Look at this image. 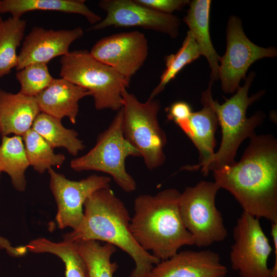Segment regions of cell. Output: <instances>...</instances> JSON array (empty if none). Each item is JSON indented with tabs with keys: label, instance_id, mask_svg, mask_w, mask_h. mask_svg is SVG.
<instances>
[{
	"label": "cell",
	"instance_id": "f1b7e54d",
	"mask_svg": "<svg viewBox=\"0 0 277 277\" xmlns=\"http://www.w3.org/2000/svg\"><path fill=\"white\" fill-rule=\"evenodd\" d=\"M136 3L157 12L171 14L189 4L188 0H134Z\"/></svg>",
	"mask_w": 277,
	"mask_h": 277
},
{
	"label": "cell",
	"instance_id": "ba28073f",
	"mask_svg": "<svg viewBox=\"0 0 277 277\" xmlns=\"http://www.w3.org/2000/svg\"><path fill=\"white\" fill-rule=\"evenodd\" d=\"M220 189L215 182L201 181L180 194L181 215L197 247L210 246L223 241L228 235L222 213L215 206Z\"/></svg>",
	"mask_w": 277,
	"mask_h": 277
},
{
	"label": "cell",
	"instance_id": "1f68e13d",
	"mask_svg": "<svg viewBox=\"0 0 277 277\" xmlns=\"http://www.w3.org/2000/svg\"><path fill=\"white\" fill-rule=\"evenodd\" d=\"M0 3H1V1H0ZM1 12H0V23H1V22H2V21L3 20L2 18V17H1Z\"/></svg>",
	"mask_w": 277,
	"mask_h": 277
},
{
	"label": "cell",
	"instance_id": "484cf974",
	"mask_svg": "<svg viewBox=\"0 0 277 277\" xmlns=\"http://www.w3.org/2000/svg\"><path fill=\"white\" fill-rule=\"evenodd\" d=\"M30 166L40 174L53 166L60 168L64 163L65 156L55 153L53 148L32 128L22 136Z\"/></svg>",
	"mask_w": 277,
	"mask_h": 277
},
{
	"label": "cell",
	"instance_id": "8fae6325",
	"mask_svg": "<svg viewBox=\"0 0 277 277\" xmlns=\"http://www.w3.org/2000/svg\"><path fill=\"white\" fill-rule=\"evenodd\" d=\"M48 172L50 189L57 208L55 220L61 229H76L83 219L87 199L95 191L109 188L111 182L107 176L92 174L80 181H72L52 168Z\"/></svg>",
	"mask_w": 277,
	"mask_h": 277
},
{
	"label": "cell",
	"instance_id": "277c9868",
	"mask_svg": "<svg viewBox=\"0 0 277 277\" xmlns=\"http://www.w3.org/2000/svg\"><path fill=\"white\" fill-rule=\"evenodd\" d=\"M254 77L255 73L250 72L245 80L244 85L240 86L230 98H225V101L222 104L212 98V81H210L207 89L202 93L215 111L222 131L221 145L207 167L208 174L210 171L234 164L241 143L246 138L256 135L255 130L264 120L265 114L261 111L255 112L249 117L246 116L248 107L265 93L260 91L248 96L249 89Z\"/></svg>",
	"mask_w": 277,
	"mask_h": 277
},
{
	"label": "cell",
	"instance_id": "6da1fadb",
	"mask_svg": "<svg viewBox=\"0 0 277 277\" xmlns=\"http://www.w3.org/2000/svg\"><path fill=\"white\" fill-rule=\"evenodd\" d=\"M212 172L214 182L233 195L243 212L277 223V141L273 135H255L238 162Z\"/></svg>",
	"mask_w": 277,
	"mask_h": 277
},
{
	"label": "cell",
	"instance_id": "d6a6232c",
	"mask_svg": "<svg viewBox=\"0 0 277 277\" xmlns=\"http://www.w3.org/2000/svg\"><path fill=\"white\" fill-rule=\"evenodd\" d=\"M1 172H0V182H1Z\"/></svg>",
	"mask_w": 277,
	"mask_h": 277
},
{
	"label": "cell",
	"instance_id": "4316f807",
	"mask_svg": "<svg viewBox=\"0 0 277 277\" xmlns=\"http://www.w3.org/2000/svg\"><path fill=\"white\" fill-rule=\"evenodd\" d=\"M201 55L194 37L188 31L177 52L166 57V68L160 77L159 83L152 91L148 98H154L185 66L197 59Z\"/></svg>",
	"mask_w": 277,
	"mask_h": 277
},
{
	"label": "cell",
	"instance_id": "9c48e42d",
	"mask_svg": "<svg viewBox=\"0 0 277 277\" xmlns=\"http://www.w3.org/2000/svg\"><path fill=\"white\" fill-rule=\"evenodd\" d=\"M232 269L240 277H271L268 261L272 248L259 219L243 212L233 229Z\"/></svg>",
	"mask_w": 277,
	"mask_h": 277
},
{
	"label": "cell",
	"instance_id": "d6986e66",
	"mask_svg": "<svg viewBox=\"0 0 277 277\" xmlns=\"http://www.w3.org/2000/svg\"><path fill=\"white\" fill-rule=\"evenodd\" d=\"M210 0H194L189 3V8L183 21L193 35L201 55L205 56L211 68V80L219 79V69L221 56L215 50L209 30Z\"/></svg>",
	"mask_w": 277,
	"mask_h": 277
},
{
	"label": "cell",
	"instance_id": "52a82bcc",
	"mask_svg": "<svg viewBox=\"0 0 277 277\" xmlns=\"http://www.w3.org/2000/svg\"><path fill=\"white\" fill-rule=\"evenodd\" d=\"M123 131L125 138L140 152L146 167L153 170L166 160L164 147L167 136L157 118L160 110L158 100L139 101L127 89L122 93Z\"/></svg>",
	"mask_w": 277,
	"mask_h": 277
},
{
	"label": "cell",
	"instance_id": "9a60e30c",
	"mask_svg": "<svg viewBox=\"0 0 277 277\" xmlns=\"http://www.w3.org/2000/svg\"><path fill=\"white\" fill-rule=\"evenodd\" d=\"M228 269L210 250H184L155 265L149 277H225Z\"/></svg>",
	"mask_w": 277,
	"mask_h": 277
},
{
	"label": "cell",
	"instance_id": "3957f363",
	"mask_svg": "<svg viewBox=\"0 0 277 277\" xmlns=\"http://www.w3.org/2000/svg\"><path fill=\"white\" fill-rule=\"evenodd\" d=\"M180 194L176 189L168 188L153 195H140L134 201L131 232L144 250L151 251L161 261L172 256L183 246L195 245L181 215Z\"/></svg>",
	"mask_w": 277,
	"mask_h": 277
},
{
	"label": "cell",
	"instance_id": "5bb4252c",
	"mask_svg": "<svg viewBox=\"0 0 277 277\" xmlns=\"http://www.w3.org/2000/svg\"><path fill=\"white\" fill-rule=\"evenodd\" d=\"M83 34L81 27L57 30L34 27L23 42L16 69L32 64H47L54 57L67 55L70 46Z\"/></svg>",
	"mask_w": 277,
	"mask_h": 277
},
{
	"label": "cell",
	"instance_id": "7c38bea8",
	"mask_svg": "<svg viewBox=\"0 0 277 277\" xmlns=\"http://www.w3.org/2000/svg\"><path fill=\"white\" fill-rule=\"evenodd\" d=\"M98 5L106 12V16L89 30L111 26L137 27L162 32L173 38L179 34L181 22L178 17L157 12L134 0H102Z\"/></svg>",
	"mask_w": 277,
	"mask_h": 277
},
{
	"label": "cell",
	"instance_id": "e0dca14e",
	"mask_svg": "<svg viewBox=\"0 0 277 277\" xmlns=\"http://www.w3.org/2000/svg\"><path fill=\"white\" fill-rule=\"evenodd\" d=\"M91 96L86 89L63 78H54L35 97L41 112L62 120L65 117L74 124L79 110V101Z\"/></svg>",
	"mask_w": 277,
	"mask_h": 277
},
{
	"label": "cell",
	"instance_id": "ffe728a7",
	"mask_svg": "<svg viewBox=\"0 0 277 277\" xmlns=\"http://www.w3.org/2000/svg\"><path fill=\"white\" fill-rule=\"evenodd\" d=\"M37 10L80 14L93 25L102 20L84 0H2L0 3L1 14L9 13L15 18H21L26 12Z\"/></svg>",
	"mask_w": 277,
	"mask_h": 277
},
{
	"label": "cell",
	"instance_id": "603a6c76",
	"mask_svg": "<svg viewBox=\"0 0 277 277\" xmlns=\"http://www.w3.org/2000/svg\"><path fill=\"white\" fill-rule=\"evenodd\" d=\"M62 120L41 112L36 117L32 128L39 134L54 149L64 148L72 155L76 156L85 149L78 133L65 127Z\"/></svg>",
	"mask_w": 277,
	"mask_h": 277
},
{
	"label": "cell",
	"instance_id": "d4e9b609",
	"mask_svg": "<svg viewBox=\"0 0 277 277\" xmlns=\"http://www.w3.org/2000/svg\"><path fill=\"white\" fill-rule=\"evenodd\" d=\"M26 25L25 20L11 16L0 23V78L17 65L16 50L23 39Z\"/></svg>",
	"mask_w": 277,
	"mask_h": 277
},
{
	"label": "cell",
	"instance_id": "83f0119b",
	"mask_svg": "<svg viewBox=\"0 0 277 277\" xmlns=\"http://www.w3.org/2000/svg\"><path fill=\"white\" fill-rule=\"evenodd\" d=\"M16 77L21 84L19 93L35 97L48 87L54 80L47 64L35 63L29 65L16 73Z\"/></svg>",
	"mask_w": 277,
	"mask_h": 277
},
{
	"label": "cell",
	"instance_id": "8992f818",
	"mask_svg": "<svg viewBox=\"0 0 277 277\" xmlns=\"http://www.w3.org/2000/svg\"><path fill=\"white\" fill-rule=\"evenodd\" d=\"M122 108L108 128L100 133L94 146L84 155L71 161V168L76 172L97 171L111 175L125 192L136 189V183L129 174L125 161L129 156H141L140 152L125 137L123 131Z\"/></svg>",
	"mask_w": 277,
	"mask_h": 277
},
{
	"label": "cell",
	"instance_id": "f546056e",
	"mask_svg": "<svg viewBox=\"0 0 277 277\" xmlns=\"http://www.w3.org/2000/svg\"><path fill=\"white\" fill-rule=\"evenodd\" d=\"M166 111L168 118L177 126L187 121L192 112L190 106L184 101L174 103L167 108Z\"/></svg>",
	"mask_w": 277,
	"mask_h": 277
},
{
	"label": "cell",
	"instance_id": "4fadbf2b",
	"mask_svg": "<svg viewBox=\"0 0 277 277\" xmlns=\"http://www.w3.org/2000/svg\"><path fill=\"white\" fill-rule=\"evenodd\" d=\"M89 52L130 82L147 59L148 43L141 32H121L98 40Z\"/></svg>",
	"mask_w": 277,
	"mask_h": 277
},
{
	"label": "cell",
	"instance_id": "4dcf8cb0",
	"mask_svg": "<svg viewBox=\"0 0 277 277\" xmlns=\"http://www.w3.org/2000/svg\"><path fill=\"white\" fill-rule=\"evenodd\" d=\"M271 235L272 239L274 252V262L273 267L271 268V277H277V223H271Z\"/></svg>",
	"mask_w": 277,
	"mask_h": 277
},
{
	"label": "cell",
	"instance_id": "7a4b0ae2",
	"mask_svg": "<svg viewBox=\"0 0 277 277\" xmlns=\"http://www.w3.org/2000/svg\"><path fill=\"white\" fill-rule=\"evenodd\" d=\"M83 219L77 228L63 235L76 242L89 240L110 244L128 254L135 267L130 277H149L161 262L136 241L130 229L131 217L123 202L110 188L100 189L86 201Z\"/></svg>",
	"mask_w": 277,
	"mask_h": 277
},
{
	"label": "cell",
	"instance_id": "44dd1931",
	"mask_svg": "<svg viewBox=\"0 0 277 277\" xmlns=\"http://www.w3.org/2000/svg\"><path fill=\"white\" fill-rule=\"evenodd\" d=\"M30 166L22 136H2L0 144V172L7 173L14 188L24 192L27 186L25 172Z\"/></svg>",
	"mask_w": 277,
	"mask_h": 277
},
{
	"label": "cell",
	"instance_id": "cb8c5ba5",
	"mask_svg": "<svg viewBox=\"0 0 277 277\" xmlns=\"http://www.w3.org/2000/svg\"><path fill=\"white\" fill-rule=\"evenodd\" d=\"M86 265L89 277H113L118 265L111 261L116 247L105 243L89 240L74 242Z\"/></svg>",
	"mask_w": 277,
	"mask_h": 277
},
{
	"label": "cell",
	"instance_id": "ac0fdd59",
	"mask_svg": "<svg viewBox=\"0 0 277 277\" xmlns=\"http://www.w3.org/2000/svg\"><path fill=\"white\" fill-rule=\"evenodd\" d=\"M41 113L35 97L0 89V134L23 136Z\"/></svg>",
	"mask_w": 277,
	"mask_h": 277
},
{
	"label": "cell",
	"instance_id": "7402d4cb",
	"mask_svg": "<svg viewBox=\"0 0 277 277\" xmlns=\"http://www.w3.org/2000/svg\"><path fill=\"white\" fill-rule=\"evenodd\" d=\"M26 247L32 253H48L59 258L65 265V277H89L85 262L74 242L64 240L56 242L38 238L29 242Z\"/></svg>",
	"mask_w": 277,
	"mask_h": 277
},
{
	"label": "cell",
	"instance_id": "2e32d148",
	"mask_svg": "<svg viewBox=\"0 0 277 277\" xmlns=\"http://www.w3.org/2000/svg\"><path fill=\"white\" fill-rule=\"evenodd\" d=\"M201 102L203 108L198 111L192 112L187 121L178 126L197 149L200 163L184 166L181 170L194 171L201 168L203 175L207 176V167L215 153V133L219 123L215 111L203 96H201Z\"/></svg>",
	"mask_w": 277,
	"mask_h": 277
},
{
	"label": "cell",
	"instance_id": "5b68a950",
	"mask_svg": "<svg viewBox=\"0 0 277 277\" xmlns=\"http://www.w3.org/2000/svg\"><path fill=\"white\" fill-rule=\"evenodd\" d=\"M60 64V77L88 90L96 110L122 108V93L130 82L113 69L86 50L70 51L61 57Z\"/></svg>",
	"mask_w": 277,
	"mask_h": 277
},
{
	"label": "cell",
	"instance_id": "30bf717a",
	"mask_svg": "<svg viewBox=\"0 0 277 277\" xmlns=\"http://www.w3.org/2000/svg\"><path fill=\"white\" fill-rule=\"evenodd\" d=\"M226 49L221 57L219 77L222 89L226 93H233L240 87V82L246 78L249 67L255 61L277 55L274 47L264 48L252 43L245 35L241 20L232 15L226 29Z\"/></svg>",
	"mask_w": 277,
	"mask_h": 277
}]
</instances>
